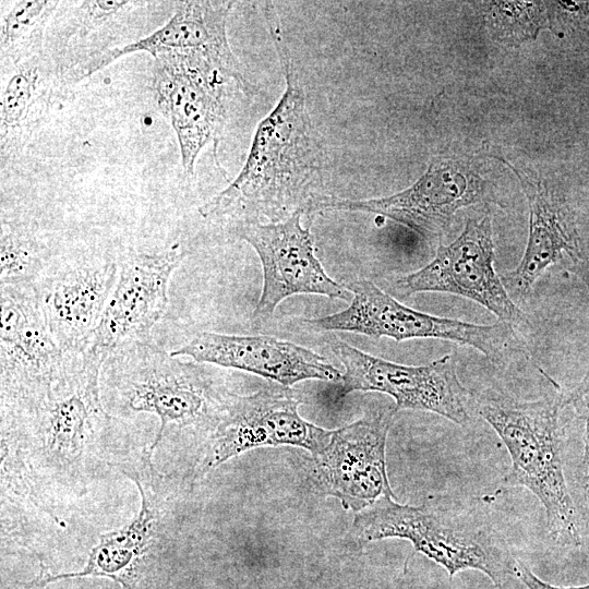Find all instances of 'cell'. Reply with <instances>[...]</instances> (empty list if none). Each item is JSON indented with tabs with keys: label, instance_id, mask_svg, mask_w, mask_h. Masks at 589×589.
Returning a JSON list of instances; mask_svg holds the SVG:
<instances>
[{
	"label": "cell",
	"instance_id": "1",
	"mask_svg": "<svg viewBox=\"0 0 589 589\" xmlns=\"http://www.w3.org/2000/svg\"><path fill=\"white\" fill-rule=\"evenodd\" d=\"M265 16L284 70L286 89L259 123L239 175L200 207L203 217L233 221L237 228L263 220L278 223L298 211L311 212L321 201L316 189L322 182L323 151L271 4L265 5Z\"/></svg>",
	"mask_w": 589,
	"mask_h": 589
},
{
	"label": "cell",
	"instance_id": "2",
	"mask_svg": "<svg viewBox=\"0 0 589 589\" xmlns=\"http://www.w3.org/2000/svg\"><path fill=\"white\" fill-rule=\"evenodd\" d=\"M67 354L44 397L1 413L2 476L19 479L14 483L34 496L38 486L84 493L100 466L101 433L110 421L100 373L84 364L82 353Z\"/></svg>",
	"mask_w": 589,
	"mask_h": 589
},
{
	"label": "cell",
	"instance_id": "3",
	"mask_svg": "<svg viewBox=\"0 0 589 589\" xmlns=\"http://www.w3.org/2000/svg\"><path fill=\"white\" fill-rule=\"evenodd\" d=\"M103 368L106 387L122 409L159 419L144 453L151 461L166 441L184 436H196L203 452L233 395L204 363L172 356L151 336L121 345Z\"/></svg>",
	"mask_w": 589,
	"mask_h": 589
},
{
	"label": "cell",
	"instance_id": "4",
	"mask_svg": "<svg viewBox=\"0 0 589 589\" xmlns=\"http://www.w3.org/2000/svg\"><path fill=\"white\" fill-rule=\"evenodd\" d=\"M386 538L408 540L442 566L452 582L455 575L474 569L505 589L516 560L503 537L474 508L452 505L445 497H429L421 505L399 504L382 496L356 513L349 539L358 549Z\"/></svg>",
	"mask_w": 589,
	"mask_h": 589
},
{
	"label": "cell",
	"instance_id": "5",
	"mask_svg": "<svg viewBox=\"0 0 589 589\" xmlns=\"http://www.w3.org/2000/svg\"><path fill=\"white\" fill-rule=\"evenodd\" d=\"M561 394L518 400L485 393L476 398V411L496 432L510 457L503 485L529 490L545 510L551 539L562 546L582 544L579 512L563 471L560 412Z\"/></svg>",
	"mask_w": 589,
	"mask_h": 589
},
{
	"label": "cell",
	"instance_id": "6",
	"mask_svg": "<svg viewBox=\"0 0 589 589\" xmlns=\"http://www.w3.org/2000/svg\"><path fill=\"white\" fill-rule=\"evenodd\" d=\"M345 287L352 294L350 304L340 312L306 320L310 326L373 338L388 337L398 342L416 338L449 340L471 347L494 362L503 361L518 349L514 325L507 322L476 324L423 313L402 304L366 279L345 284Z\"/></svg>",
	"mask_w": 589,
	"mask_h": 589
},
{
	"label": "cell",
	"instance_id": "7",
	"mask_svg": "<svg viewBox=\"0 0 589 589\" xmlns=\"http://www.w3.org/2000/svg\"><path fill=\"white\" fill-rule=\"evenodd\" d=\"M330 349L345 368L336 399L351 392H378L395 400V409L436 413L458 424H468L476 411V398L460 382L457 362L445 354L424 365H406L366 353L344 341Z\"/></svg>",
	"mask_w": 589,
	"mask_h": 589
},
{
	"label": "cell",
	"instance_id": "8",
	"mask_svg": "<svg viewBox=\"0 0 589 589\" xmlns=\"http://www.w3.org/2000/svg\"><path fill=\"white\" fill-rule=\"evenodd\" d=\"M301 402L294 390L283 385L233 394L203 448L193 480L257 447L290 445L312 454L322 449L332 431L304 420L298 411Z\"/></svg>",
	"mask_w": 589,
	"mask_h": 589
},
{
	"label": "cell",
	"instance_id": "9",
	"mask_svg": "<svg viewBox=\"0 0 589 589\" xmlns=\"http://www.w3.org/2000/svg\"><path fill=\"white\" fill-rule=\"evenodd\" d=\"M1 410L33 405L62 372L68 354L53 339L36 288L0 287Z\"/></svg>",
	"mask_w": 589,
	"mask_h": 589
},
{
	"label": "cell",
	"instance_id": "10",
	"mask_svg": "<svg viewBox=\"0 0 589 589\" xmlns=\"http://www.w3.org/2000/svg\"><path fill=\"white\" fill-rule=\"evenodd\" d=\"M185 256L180 245L157 253L125 255L91 344L82 352L84 364L101 372L103 365L121 345L149 337L168 303L172 274Z\"/></svg>",
	"mask_w": 589,
	"mask_h": 589
},
{
	"label": "cell",
	"instance_id": "11",
	"mask_svg": "<svg viewBox=\"0 0 589 589\" xmlns=\"http://www.w3.org/2000/svg\"><path fill=\"white\" fill-rule=\"evenodd\" d=\"M491 217L471 218L450 244L440 245L424 267L399 277L397 292H444L464 297L491 311L498 321L524 325L526 314L508 294L494 266Z\"/></svg>",
	"mask_w": 589,
	"mask_h": 589
},
{
	"label": "cell",
	"instance_id": "12",
	"mask_svg": "<svg viewBox=\"0 0 589 589\" xmlns=\"http://www.w3.org/2000/svg\"><path fill=\"white\" fill-rule=\"evenodd\" d=\"M154 59L157 103L190 175L202 148L217 141L225 119V83L233 80L197 53L165 52Z\"/></svg>",
	"mask_w": 589,
	"mask_h": 589
},
{
	"label": "cell",
	"instance_id": "13",
	"mask_svg": "<svg viewBox=\"0 0 589 589\" xmlns=\"http://www.w3.org/2000/svg\"><path fill=\"white\" fill-rule=\"evenodd\" d=\"M396 412L394 406L334 430L327 444L312 454L315 483L345 509L359 513L382 496L395 497L385 448Z\"/></svg>",
	"mask_w": 589,
	"mask_h": 589
},
{
	"label": "cell",
	"instance_id": "14",
	"mask_svg": "<svg viewBox=\"0 0 589 589\" xmlns=\"http://www.w3.org/2000/svg\"><path fill=\"white\" fill-rule=\"evenodd\" d=\"M485 197L486 182L469 161L437 159L411 187L394 195L364 201L323 197L312 211L374 213L433 238L447 230L458 209Z\"/></svg>",
	"mask_w": 589,
	"mask_h": 589
},
{
	"label": "cell",
	"instance_id": "15",
	"mask_svg": "<svg viewBox=\"0 0 589 589\" xmlns=\"http://www.w3.org/2000/svg\"><path fill=\"white\" fill-rule=\"evenodd\" d=\"M302 214L298 211L278 223L237 228L262 263L263 288L252 314L256 323L266 321L283 300L293 294L350 300L347 288L327 275L315 255L311 232L301 225Z\"/></svg>",
	"mask_w": 589,
	"mask_h": 589
},
{
	"label": "cell",
	"instance_id": "16",
	"mask_svg": "<svg viewBox=\"0 0 589 589\" xmlns=\"http://www.w3.org/2000/svg\"><path fill=\"white\" fill-rule=\"evenodd\" d=\"M506 164L518 177L529 207V236L518 265L502 276L516 302L530 297L533 287L552 265L568 261L589 296V260L580 244L575 215L566 199L548 182Z\"/></svg>",
	"mask_w": 589,
	"mask_h": 589
},
{
	"label": "cell",
	"instance_id": "17",
	"mask_svg": "<svg viewBox=\"0 0 589 589\" xmlns=\"http://www.w3.org/2000/svg\"><path fill=\"white\" fill-rule=\"evenodd\" d=\"M119 274L110 259H83L47 272L37 294L59 348L82 353L91 344Z\"/></svg>",
	"mask_w": 589,
	"mask_h": 589
},
{
	"label": "cell",
	"instance_id": "18",
	"mask_svg": "<svg viewBox=\"0 0 589 589\" xmlns=\"http://www.w3.org/2000/svg\"><path fill=\"white\" fill-rule=\"evenodd\" d=\"M170 353L250 372L286 387L305 380L339 383L342 378L340 371L321 354L272 336L201 332Z\"/></svg>",
	"mask_w": 589,
	"mask_h": 589
},
{
	"label": "cell",
	"instance_id": "19",
	"mask_svg": "<svg viewBox=\"0 0 589 589\" xmlns=\"http://www.w3.org/2000/svg\"><path fill=\"white\" fill-rule=\"evenodd\" d=\"M231 8L230 1L179 2L173 15L160 28L143 39L101 52L87 61L75 75L82 79L124 55L137 51H146L153 57L165 52L197 53L218 67L241 88H247L227 37Z\"/></svg>",
	"mask_w": 589,
	"mask_h": 589
},
{
	"label": "cell",
	"instance_id": "20",
	"mask_svg": "<svg viewBox=\"0 0 589 589\" xmlns=\"http://www.w3.org/2000/svg\"><path fill=\"white\" fill-rule=\"evenodd\" d=\"M123 472L134 480L141 493L136 517L124 527L100 536L82 570L59 575L40 573L34 584L39 586L59 579L97 576L112 579L122 589H137L146 567L169 538L164 524V501L153 490V481H144L134 467L123 469Z\"/></svg>",
	"mask_w": 589,
	"mask_h": 589
},
{
	"label": "cell",
	"instance_id": "21",
	"mask_svg": "<svg viewBox=\"0 0 589 589\" xmlns=\"http://www.w3.org/2000/svg\"><path fill=\"white\" fill-rule=\"evenodd\" d=\"M46 254L29 232L1 224L0 287L37 288L46 276Z\"/></svg>",
	"mask_w": 589,
	"mask_h": 589
},
{
	"label": "cell",
	"instance_id": "22",
	"mask_svg": "<svg viewBox=\"0 0 589 589\" xmlns=\"http://www.w3.org/2000/svg\"><path fill=\"white\" fill-rule=\"evenodd\" d=\"M56 1L23 0L14 3L1 26V52L12 61L24 60L39 46L41 33Z\"/></svg>",
	"mask_w": 589,
	"mask_h": 589
},
{
	"label": "cell",
	"instance_id": "23",
	"mask_svg": "<svg viewBox=\"0 0 589 589\" xmlns=\"http://www.w3.org/2000/svg\"><path fill=\"white\" fill-rule=\"evenodd\" d=\"M36 58L25 60L4 88L1 97V142L22 127L36 100L39 79Z\"/></svg>",
	"mask_w": 589,
	"mask_h": 589
},
{
	"label": "cell",
	"instance_id": "24",
	"mask_svg": "<svg viewBox=\"0 0 589 589\" xmlns=\"http://www.w3.org/2000/svg\"><path fill=\"white\" fill-rule=\"evenodd\" d=\"M542 3L495 2L489 11L491 26L503 37L522 40L534 37L545 26Z\"/></svg>",
	"mask_w": 589,
	"mask_h": 589
},
{
	"label": "cell",
	"instance_id": "25",
	"mask_svg": "<svg viewBox=\"0 0 589 589\" xmlns=\"http://www.w3.org/2000/svg\"><path fill=\"white\" fill-rule=\"evenodd\" d=\"M570 406L584 424V450L578 467L577 480L581 501L589 518V369L582 380L563 399Z\"/></svg>",
	"mask_w": 589,
	"mask_h": 589
},
{
	"label": "cell",
	"instance_id": "26",
	"mask_svg": "<svg viewBox=\"0 0 589 589\" xmlns=\"http://www.w3.org/2000/svg\"><path fill=\"white\" fill-rule=\"evenodd\" d=\"M514 576L524 584L527 589H589V584L575 587L553 586L539 578L522 561L516 560Z\"/></svg>",
	"mask_w": 589,
	"mask_h": 589
},
{
	"label": "cell",
	"instance_id": "27",
	"mask_svg": "<svg viewBox=\"0 0 589 589\" xmlns=\"http://www.w3.org/2000/svg\"><path fill=\"white\" fill-rule=\"evenodd\" d=\"M112 589H121V588H120V587H118V588H117V587H115V588H112Z\"/></svg>",
	"mask_w": 589,
	"mask_h": 589
}]
</instances>
